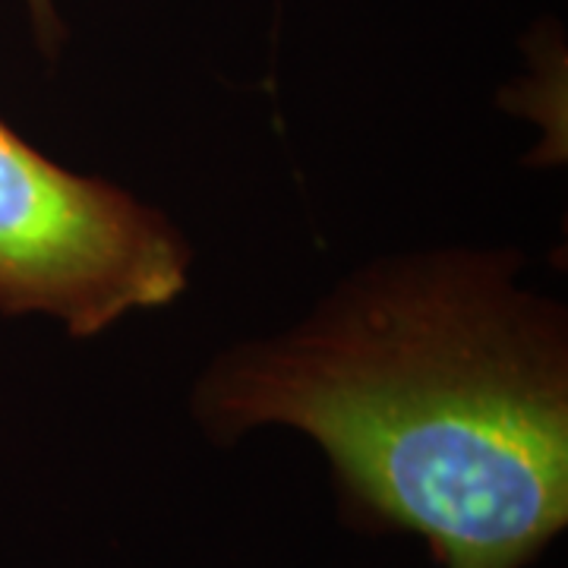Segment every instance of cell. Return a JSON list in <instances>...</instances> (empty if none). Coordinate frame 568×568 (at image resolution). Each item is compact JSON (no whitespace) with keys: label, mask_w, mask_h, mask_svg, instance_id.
Returning <instances> with one entry per match:
<instances>
[{"label":"cell","mask_w":568,"mask_h":568,"mask_svg":"<svg viewBox=\"0 0 568 568\" xmlns=\"http://www.w3.org/2000/svg\"><path fill=\"white\" fill-rule=\"evenodd\" d=\"M503 253L373 265L304 325L231 351L196 417L313 436L354 528L424 537L439 568H525L568 525L562 310Z\"/></svg>","instance_id":"1"},{"label":"cell","mask_w":568,"mask_h":568,"mask_svg":"<svg viewBox=\"0 0 568 568\" xmlns=\"http://www.w3.org/2000/svg\"><path fill=\"white\" fill-rule=\"evenodd\" d=\"M190 246L162 212L67 171L0 118V313L51 316L92 338L133 310L171 304Z\"/></svg>","instance_id":"2"},{"label":"cell","mask_w":568,"mask_h":568,"mask_svg":"<svg viewBox=\"0 0 568 568\" xmlns=\"http://www.w3.org/2000/svg\"><path fill=\"white\" fill-rule=\"evenodd\" d=\"M26 13H29L32 39L41 48V54L48 61H54L61 54L63 41H67V26H63L54 0H26Z\"/></svg>","instance_id":"3"}]
</instances>
